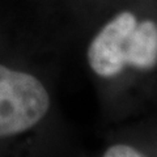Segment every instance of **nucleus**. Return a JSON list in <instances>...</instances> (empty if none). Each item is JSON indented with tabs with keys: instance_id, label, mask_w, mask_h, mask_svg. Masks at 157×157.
Wrapping results in <instances>:
<instances>
[{
	"instance_id": "f257e3e1",
	"label": "nucleus",
	"mask_w": 157,
	"mask_h": 157,
	"mask_svg": "<svg viewBox=\"0 0 157 157\" xmlns=\"http://www.w3.org/2000/svg\"><path fill=\"white\" fill-rule=\"evenodd\" d=\"M50 104L47 88L37 76L0 64V139L36 127Z\"/></svg>"
},
{
	"instance_id": "f03ea898",
	"label": "nucleus",
	"mask_w": 157,
	"mask_h": 157,
	"mask_svg": "<svg viewBox=\"0 0 157 157\" xmlns=\"http://www.w3.org/2000/svg\"><path fill=\"white\" fill-rule=\"evenodd\" d=\"M137 18L131 12H122L101 28L90 41L86 60L90 70L102 78H113L127 68L126 51Z\"/></svg>"
},
{
	"instance_id": "7ed1b4c3",
	"label": "nucleus",
	"mask_w": 157,
	"mask_h": 157,
	"mask_svg": "<svg viewBox=\"0 0 157 157\" xmlns=\"http://www.w3.org/2000/svg\"><path fill=\"white\" fill-rule=\"evenodd\" d=\"M127 67L148 71L157 66V24L152 20L137 21L126 51Z\"/></svg>"
},
{
	"instance_id": "20e7f679",
	"label": "nucleus",
	"mask_w": 157,
	"mask_h": 157,
	"mask_svg": "<svg viewBox=\"0 0 157 157\" xmlns=\"http://www.w3.org/2000/svg\"><path fill=\"white\" fill-rule=\"evenodd\" d=\"M101 157H144V156L132 145L119 143L106 148V151L102 153Z\"/></svg>"
}]
</instances>
